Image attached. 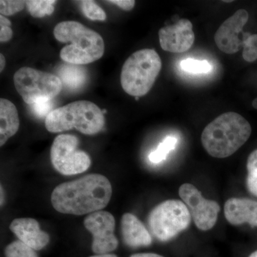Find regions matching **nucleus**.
<instances>
[{"label":"nucleus","instance_id":"obj_1","mask_svg":"<svg viewBox=\"0 0 257 257\" xmlns=\"http://www.w3.org/2000/svg\"><path fill=\"white\" fill-rule=\"evenodd\" d=\"M111 195L109 179L91 174L57 186L51 196V202L54 209L62 214L84 215L105 208Z\"/></svg>","mask_w":257,"mask_h":257},{"label":"nucleus","instance_id":"obj_2","mask_svg":"<svg viewBox=\"0 0 257 257\" xmlns=\"http://www.w3.org/2000/svg\"><path fill=\"white\" fill-rule=\"evenodd\" d=\"M249 122L238 113L229 111L213 120L202 134V143L206 151L215 158L232 155L251 136Z\"/></svg>","mask_w":257,"mask_h":257},{"label":"nucleus","instance_id":"obj_3","mask_svg":"<svg viewBox=\"0 0 257 257\" xmlns=\"http://www.w3.org/2000/svg\"><path fill=\"white\" fill-rule=\"evenodd\" d=\"M54 36L62 43H69L60 52L61 59L67 63L84 65L99 60L104 55L105 46L101 35L77 22L57 24Z\"/></svg>","mask_w":257,"mask_h":257},{"label":"nucleus","instance_id":"obj_4","mask_svg":"<svg viewBox=\"0 0 257 257\" xmlns=\"http://www.w3.org/2000/svg\"><path fill=\"white\" fill-rule=\"evenodd\" d=\"M105 124V118L99 106L92 101H74L51 111L45 119V127L52 133H62L74 128L86 135L97 134Z\"/></svg>","mask_w":257,"mask_h":257},{"label":"nucleus","instance_id":"obj_5","mask_svg":"<svg viewBox=\"0 0 257 257\" xmlns=\"http://www.w3.org/2000/svg\"><path fill=\"white\" fill-rule=\"evenodd\" d=\"M162 69V60L156 51H137L124 62L121 69V84L130 95L143 96L150 92Z\"/></svg>","mask_w":257,"mask_h":257},{"label":"nucleus","instance_id":"obj_6","mask_svg":"<svg viewBox=\"0 0 257 257\" xmlns=\"http://www.w3.org/2000/svg\"><path fill=\"white\" fill-rule=\"evenodd\" d=\"M192 220L190 211L177 199L165 201L152 209L148 217L150 232L161 241L174 239L187 229Z\"/></svg>","mask_w":257,"mask_h":257},{"label":"nucleus","instance_id":"obj_7","mask_svg":"<svg viewBox=\"0 0 257 257\" xmlns=\"http://www.w3.org/2000/svg\"><path fill=\"white\" fill-rule=\"evenodd\" d=\"M15 87L29 105L52 101L62 89L60 77L31 67H22L15 72Z\"/></svg>","mask_w":257,"mask_h":257},{"label":"nucleus","instance_id":"obj_8","mask_svg":"<svg viewBox=\"0 0 257 257\" xmlns=\"http://www.w3.org/2000/svg\"><path fill=\"white\" fill-rule=\"evenodd\" d=\"M79 140L71 135H60L52 143L50 159L57 172L63 175L83 173L91 165L90 157L85 152L78 150Z\"/></svg>","mask_w":257,"mask_h":257},{"label":"nucleus","instance_id":"obj_9","mask_svg":"<svg viewBox=\"0 0 257 257\" xmlns=\"http://www.w3.org/2000/svg\"><path fill=\"white\" fill-rule=\"evenodd\" d=\"M179 194L188 207L198 229L208 231L214 227L220 211V207L217 202L205 199L200 191L191 184H182L179 187Z\"/></svg>","mask_w":257,"mask_h":257},{"label":"nucleus","instance_id":"obj_10","mask_svg":"<svg viewBox=\"0 0 257 257\" xmlns=\"http://www.w3.org/2000/svg\"><path fill=\"white\" fill-rule=\"evenodd\" d=\"M84 224L92 234V251L96 255L106 254L117 248L115 219L110 213L101 210L92 213L84 219Z\"/></svg>","mask_w":257,"mask_h":257},{"label":"nucleus","instance_id":"obj_11","mask_svg":"<svg viewBox=\"0 0 257 257\" xmlns=\"http://www.w3.org/2000/svg\"><path fill=\"white\" fill-rule=\"evenodd\" d=\"M248 20V12L240 9L221 24L214 35L216 46L221 52L232 55L241 50L243 40L239 38V34Z\"/></svg>","mask_w":257,"mask_h":257},{"label":"nucleus","instance_id":"obj_12","mask_svg":"<svg viewBox=\"0 0 257 257\" xmlns=\"http://www.w3.org/2000/svg\"><path fill=\"white\" fill-rule=\"evenodd\" d=\"M159 40L161 47L166 52H187L195 40L192 24L187 19H181L174 25L164 27L159 31Z\"/></svg>","mask_w":257,"mask_h":257},{"label":"nucleus","instance_id":"obj_13","mask_svg":"<svg viewBox=\"0 0 257 257\" xmlns=\"http://www.w3.org/2000/svg\"><path fill=\"white\" fill-rule=\"evenodd\" d=\"M10 229L22 242L34 250H41L50 242V236L40 229L38 221L32 218H20L13 221Z\"/></svg>","mask_w":257,"mask_h":257},{"label":"nucleus","instance_id":"obj_14","mask_svg":"<svg viewBox=\"0 0 257 257\" xmlns=\"http://www.w3.org/2000/svg\"><path fill=\"white\" fill-rule=\"evenodd\" d=\"M226 220L233 225L248 223L257 226V202L248 199L231 198L224 205Z\"/></svg>","mask_w":257,"mask_h":257},{"label":"nucleus","instance_id":"obj_15","mask_svg":"<svg viewBox=\"0 0 257 257\" xmlns=\"http://www.w3.org/2000/svg\"><path fill=\"white\" fill-rule=\"evenodd\" d=\"M121 226L125 244L133 248L148 246L151 244V234L136 216L130 213L124 214L121 218Z\"/></svg>","mask_w":257,"mask_h":257},{"label":"nucleus","instance_id":"obj_16","mask_svg":"<svg viewBox=\"0 0 257 257\" xmlns=\"http://www.w3.org/2000/svg\"><path fill=\"white\" fill-rule=\"evenodd\" d=\"M20 119L18 109L12 101L0 99V146L18 133Z\"/></svg>","mask_w":257,"mask_h":257},{"label":"nucleus","instance_id":"obj_17","mask_svg":"<svg viewBox=\"0 0 257 257\" xmlns=\"http://www.w3.org/2000/svg\"><path fill=\"white\" fill-rule=\"evenodd\" d=\"M62 85L67 89L77 90L84 85L87 79L85 70L76 64H67L62 65L58 72Z\"/></svg>","mask_w":257,"mask_h":257},{"label":"nucleus","instance_id":"obj_18","mask_svg":"<svg viewBox=\"0 0 257 257\" xmlns=\"http://www.w3.org/2000/svg\"><path fill=\"white\" fill-rule=\"evenodd\" d=\"M56 3L54 0H29L26 6L33 18H41L54 13Z\"/></svg>","mask_w":257,"mask_h":257},{"label":"nucleus","instance_id":"obj_19","mask_svg":"<svg viewBox=\"0 0 257 257\" xmlns=\"http://www.w3.org/2000/svg\"><path fill=\"white\" fill-rule=\"evenodd\" d=\"M177 143V139L173 136H167L159 145L158 147L150 153L149 159L153 164H159L166 160L167 155L175 150Z\"/></svg>","mask_w":257,"mask_h":257},{"label":"nucleus","instance_id":"obj_20","mask_svg":"<svg viewBox=\"0 0 257 257\" xmlns=\"http://www.w3.org/2000/svg\"><path fill=\"white\" fill-rule=\"evenodd\" d=\"M246 185L249 192L257 197V150L251 152L248 157Z\"/></svg>","mask_w":257,"mask_h":257},{"label":"nucleus","instance_id":"obj_21","mask_svg":"<svg viewBox=\"0 0 257 257\" xmlns=\"http://www.w3.org/2000/svg\"><path fill=\"white\" fill-rule=\"evenodd\" d=\"M5 257H38L35 250L20 240L13 241L7 246Z\"/></svg>","mask_w":257,"mask_h":257},{"label":"nucleus","instance_id":"obj_22","mask_svg":"<svg viewBox=\"0 0 257 257\" xmlns=\"http://www.w3.org/2000/svg\"><path fill=\"white\" fill-rule=\"evenodd\" d=\"M180 67L184 72L192 74H207L210 72L212 67L206 60L186 59L180 62Z\"/></svg>","mask_w":257,"mask_h":257},{"label":"nucleus","instance_id":"obj_23","mask_svg":"<svg viewBox=\"0 0 257 257\" xmlns=\"http://www.w3.org/2000/svg\"><path fill=\"white\" fill-rule=\"evenodd\" d=\"M243 59L247 62L257 60V35L243 34Z\"/></svg>","mask_w":257,"mask_h":257},{"label":"nucleus","instance_id":"obj_24","mask_svg":"<svg viewBox=\"0 0 257 257\" xmlns=\"http://www.w3.org/2000/svg\"><path fill=\"white\" fill-rule=\"evenodd\" d=\"M80 5L83 14L89 20L93 21H105L106 19L105 12L94 2L84 0L81 2Z\"/></svg>","mask_w":257,"mask_h":257},{"label":"nucleus","instance_id":"obj_25","mask_svg":"<svg viewBox=\"0 0 257 257\" xmlns=\"http://www.w3.org/2000/svg\"><path fill=\"white\" fill-rule=\"evenodd\" d=\"M26 6V1L20 0H1L0 1V13L2 15L11 16L22 11Z\"/></svg>","mask_w":257,"mask_h":257},{"label":"nucleus","instance_id":"obj_26","mask_svg":"<svg viewBox=\"0 0 257 257\" xmlns=\"http://www.w3.org/2000/svg\"><path fill=\"white\" fill-rule=\"evenodd\" d=\"M13 32L11 29V22L3 15H0V42L10 41L13 37Z\"/></svg>","mask_w":257,"mask_h":257},{"label":"nucleus","instance_id":"obj_27","mask_svg":"<svg viewBox=\"0 0 257 257\" xmlns=\"http://www.w3.org/2000/svg\"><path fill=\"white\" fill-rule=\"evenodd\" d=\"M52 102L51 101H41V102L36 103L31 105L32 111L35 113L39 117H44L50 114V109L52 108Z\"/></svg>","mask_w":257,"mask_h":257},{"label":"nucleus","instance_id":"obj_28","mask_svg":"<svg viewBox=\"0 0 257 257\" xmlns=\"http://www.w3.org/2000/svg\"><path fill=\"white\" fill-rule=\"evenodd\" d=\"M107 3L117 5L119 8L125 11H130L135 6V1L134 0H110L107 1Z\"/></svg>","mask_w":257,"mask_h":257},{"label":"nucleus","instance_id":"obj_29","mask_svg":"<svg viewBox=\"0 0 257 257\" xmlns=\"http://www.w3.org/2000/svg\"><path fill=\"white\" fill-rule=\"evenodd\" d=\"M130 257H164L161 256L160 254L154 253H135V254L132 255Z\"/></svg>","mask_w":257,"mask_h":257},{"label":"nucleus","instance_id":"obj_30","mask_svg":"<svg viewBox=\"0 0 257 257\" xmlns=\"http://www.w3.org/2000/svg\"><path fill=\"white\" fill-rule=\"evenodd\" d=\"M5 64H6V60H5V56L1 54L0 55V72H3L4 70Z\"/></svg>","mask_w":257,"mask_h":257},{"label":"nucleus","instance_id":"obj_31","mask_svg":"<svg viewBox=\"0 0 257 257\" xmlns=\"http://www.w3.org/2000/svg\"><path fill=\"white\" fill-rule=\"evenodd\" d=\"M90 257H117L115 254H111V253H106V254L94 255Z\"/></svg>","mask_w":257,"mask_h":257},{"label":"nucleus","instance_id":"obj_32","mask_svg":"<svg viewBox=\"0 0 257 257\" xmlns=\"http://www.w3.org/2000/svg\"><path fill=\"white\" fill-rule=\"evenodd\" d=\"M252 106L255 108V109H257V98L253 101Z\"/></svg>","mask_w":257,"mask_h":257},{"label":"nucleus","instance_id":"obj_33","mask_svg":"<svg viewBox=\"0 0 257 257\" xmlns=\"http://www.w3.org/2000/svg\"><path fill=\"white\" fill-rule=\"evenodd\" d=\"M248 257H257V250L256 251H253L252 253H251Z\"/></svg>","mask_w":257,"mask_h":257},{"label":"nucleus","instance_id":"obj_34","mask_svg":"<svg viewBox=\"0 0 257 257\" xmlns=\"http://www.w3.org/2000/svg\"><path fill=\"white\" fill-rule=\"evenodd\" d=\"M224 2V3H232L233 1H231V0H230V1H223Z\"/></svg>","mask_w":257,"mask_h":257},{"label":"nucleus","instance_id":"obj_35","mask_svg":"<svg viewBox=\"0 0 257 257\" xmlns=\"http://www.w3.org/2000/svg\"><path fill=\"white\" fill-rule=\"evenodd\" d=\"M135 99H136V100H138V99H139L138 96H137V97H135Z\"/></svg>","mask_w":257,"mask_h":257}]
</instances>
